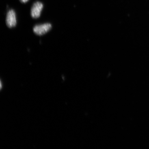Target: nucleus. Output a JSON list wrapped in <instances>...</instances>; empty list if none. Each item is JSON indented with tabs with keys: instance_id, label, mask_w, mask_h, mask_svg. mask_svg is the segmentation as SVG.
<instances>
[{
	"instance_id": "f257e3e1",
	"label": "nucleus",
	"mask_w": 149,
	"mask_h": 149,
	"mask_svg": "<svg viewBox=\"0 0 149 149\" xmlns=\"http://www.w3.org/2000/svg\"><path fill=\"white\" fill-rule=\"evenodd\" d=\"M52 28V26L51 24L45 23L35 26L33 28V31L35 34L41 36L47 33Z\"/></svg>"
},
{
	"instance_id": "f03ea898",
	"label": "nucleus",
	"mask_w": 149,
	"mask_h": 149,
	"mask_svg": "<svg viewBox=\"0 0 149 149\" xmlns=\"http://www.w3.org/2000/svg\"><path fill=\"white\" fill-rule=\"evenodd\" d=\"M6 25L9 28L14 27L16 25V14L13 9L9 10L7 13L6 18Z\"/></svg>"
},
{
	"instance_id": "7ed1b4c3",
	"label": "nucleus",
	"mask_w": 149,
	"mask_h": 149,
	"mask_svg": "<svg viewBox=\"0 0 149 149\" xmlns=\"http://www.w3.org/2000/svg\"><path fill=\"white\" fill-rule=\"evenodd\" d=\"M43 8V5L41 2L37 1L33 3L31 10V17L33 18L40 17Z\"/></svg>"
},
{
	"instance_id": "20e7f679",
	"label": "nucleus",
	"mask_w": 149,
	"mask_h": 149,
	"mask_svg": "<svg viewBox=\"0 0 149 149\" xmlns=\"http://www.w3.org/2000/svg\"><path fill=\"white\" fill-rule=\"evenodd\" d=\"M29 1V0H20V1H21V2L23 3H27V2Z\"/></svg>"
}]
</instances>
